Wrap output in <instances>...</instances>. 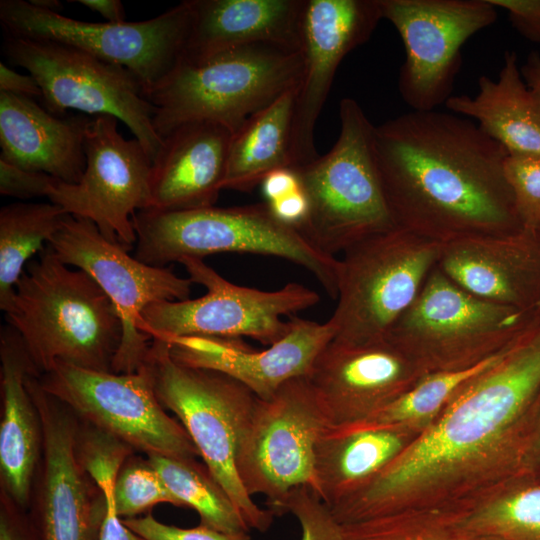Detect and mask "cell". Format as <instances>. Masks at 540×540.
I'll use <instances>...</instances> for the list:
<instances>
[{"label":"cell","mask_w":540,"mask_h":540,"mask_svg":"<svg viewBox=\"0 0 540 540\" xmlns=\"http://www.w3.org/2000/svg\"><path fill=\"white\" fill-rule=\"evenodd\" d=\"M266 202H273L301 189L300 180L292 168H281L269 173L261 182Z\"/></svg>","instance_id":"cell-45"},{"label":"cell","mask_w":540,"mask_h":540,"mask_svg":"<svg viewBox=\"0 0 540 540\" xmlns=\"http://www.w3.org/2000/svg\"><path fill=\"white\" fill-rule=\"evenodd\" d=\"M538 306L521 310L483 299L435 265L386 339L426 374L463 369L505 347L530 323Z\"/></svg>","instance_id":"cell-8"},{"label":"cell","mask_w":540,"mask_h":540,"mask_svg":"<svg viewBox=\"0 0 540 540\" xmlns=\"http://www.w3.org/2000/svg\"><path fill=\"white\" fill-rule=\"evenodd\" d=\"M117 118H91L84 138L86 167L76 184L59 180L48 199L66 213L92 221L107 239L129 251L137 242L132 218L148 209L152 160L136 139H125Z\"/></svg>","instance_id":"cell-17"},{"label":"cell","mask_w":540,"mask_h":540,"mask_svg":"<svg viewBox=\"0 0 540 540\" xmlns=\"http://www.w3.org/2000/svg\"><path fill=\"white\" fill-rule=\"evenodd\" d=\"M56 178L43 173L29 171L0 159V193L22 200L48 197Z\"/></svg>","instance_id":"cell-40"},{"label":"cell","mask_w":540,"mask_h":540,"mask_svg":"<svg viewBox=\"0 0 540 540\" xmlns=\"http://www.w3.org/2000/svg\"><path fill=\"white\" fill-rule=\"evenodd\" d=\"M395 225L440 245L525 225L505 175L507 150L466 117L412 111L374 129Z\"/></svg>","instance_id":"cell-2"},{"label":"cell","mask_w":540,"mask_h":540,"mask_svg":"<svg viewBox=\"0 0 540 540\" xmlns=\"http://www.w3.org/2000/svg\"><path fill=\"white\" fill-rule=\"evenodd\" d=\"M518 477L527 481L540 482V392L531 408L525 427Z\"/></svg>","instance_id":"cell-41"},{"label":"cell","mask_w":540,"mask_h":540,"mask_svg":"<svg viewBox=\"0 0 540 540\" xmlns=\"http://www.w3.org/2000/svg\"><path fill=\"white\" fill-rule=\"evenodd\" d=\"M188 278L207 289L196 299L162 301L147 306L138 329L151 339L199 336L249 337L272 345L284 337L296 313L319 303V294L297 282L274 291L236 285L218 274L203 259L185 257Z\"/></svg>","instance_id":"cell-11"},{"label":"cell","mask_w":540,"mask_h":540,"mask_svg":"<svg viewBox=\"0 0 540 540\" xmlns=\"http://www.w3.org/2000/svg\"><path fill=\"white\" fill-rule=\"evenodd\" d=\"M441 245L399 227L352 245L339 259L334 341L386 339L437 264Z\"/></svg>","instance_id":"cell-9"},{"label":"cell","mask_w":540,"mask_h":540,"mask_svg":"<svg viewBox=\"0 0 540 540\" xmlns=\"http://www.w3.org/2000/svg\"><path fill=\"white\" fill-rule=\"evenodd\" d=\"M503 349L504 347L467 368L427 373L395 400L357 422L367 426L397 427L409 431L413 426L431 420L440 413L465 383L500 358Z\"/></svg>","instance_id":"cell-34"},{"label":"cell","mask_w":540,"mask_h":540,"mask_svg":"<svg viewBox=\"0 0 540 540\" xmlns=\"http://www.w3.org/2000/svg\"><path fill=\"white\" fill-rule=\"evenodd\" d=\"M289 319L291 327L287 334L261 351L250 349L240 338L183 336L163 340L176 362L222 372L245 385L259 399H268L286 382L307 376L317 356L336 334L330 320L318 323L297 316Z\"/></svg>","instance_id":"cell-21"},{"label":"cell","mask_w":540,"mask_h":540,"mask_svg":"<svg viewBox=\"0 0 540 540\" xmlns=\"http://www.w3.org/2000/svg\"><path fill=\"white\" fill-rule=\"evenodd\" d=\"M2 51L25 68L42 91L43 107L55 115L74 109L122 121L154 159L162 138L153 125L154 107L129 69L54 41L4 36Z\"/></svg>","instance_id":"cell-10"},{"label":"cell","mask_w":540,"mask_h":540,"mask_svg":"<svg viewBox=\"0 0 540 540\" xmlns=\"http://www.w3.org/2000/svg\"><path fill=\"white\" fill-rule=\"evenodd\" d=\"M0 92L27 98H41L42 91L30 74L23 75L0 62Z\"/></svg>","instance_id":"cell-46"},{"label":"cell","mask_w":540,"mask_h":540,"mask_svg":"<svg viewBox=\"0 0 540 540\" xmlns=\"http://www.w3.org/2000/svg\"><path fill=\"white\" fill-rule=\"evenodd\" d=\"M193 21L181 58L268 43L301 48L304 0H193Z\"/></svg>","instance_id":"cell-26"},{"label":"cell","mask_w":540,"mask_h":540,"mask_svg":"<svg viewBox=\"0 0 540 540\" xmlns=\"http://www.w3.org/2000/svg\"><path fill=\"white\" fill-rule=\"evenodd\" d=\"M28 1L38 8L52 11V12L61 13L60 11L62 9V4L61 2L57 0H28Z\"/></svg>","instance_id":"cell-50"},{"label":"cell","mask_w":540,"mask_h":540,"mask_svg":"<svg viewBox=\"0 0 540 540\" xmlns=\"http://www.w3.org/2000/svg\"><path fill=\"white\" fill-rule=\"evenodd\" d=\"M508 12L512 26L525 38L540 43V0H488Z\"/></svg>","instance_id":"cell-42"},{"label":"cell","mask_w":540,"mask_h":540,"mask_svg":"<svg viewBox=\"0 0 540 540\" xmlns=\"http://www.w3.org/2000/svg\"><path fill=\"white\" fill-rule=\"evenodd\" d=\"M144 364L159 402L180 420L248 528L267 531L275 515L253 501L236 467L239 445L258 397L222 372L176 362L163 339L151 340Z\"/></svg>","instance_id":"cell-6"},{"label":"cell","mask_w":540,"mask_h":540,"mask_svg":"<svg viewBox=\"0 0 540 540\" xmlns=\"http://www.w3.org/2000/svg\"><path fill=\"white\" fill-rule=\"evenodd\" d=\"M445 106L475 119L509 154L540 155V94L523 79L515 52H505L497 80L481 76L474 97L451 96Z\"/></svg>","instance_id":"cell-28"},{"label":"cell","mask_w":540,"mask_h":540,"mask_svg":"<svg viewBox=\"0 0 540 540\" xmlns=\"http://www.w3.org/2000/svg\"><path fill=\"white\" fill-rule=\"evenodd\" d=\"M291 513L301 527L300 540H343L342 525L332 516L329 508L308 486L292 489L281 513Z\"/></svg>","instance_id":"cell-37"},{"label":"cell","mask_w":540,"mask_h":540,"mask_svg":"<svg viewBox=\"0 0 540 540\" xmlns=\"http://www.w3.org/2000/svg\"><path fill=\"white\" fill-rule=\"evenodd\" d=\"M0 475L1 491L20 508L32 499L43 451V429L38 408L26 383L35 369L17 332L1 326Z\"/></svg>","instance_id":"cell-25"},{"label":"cell","mask_w":540,"mask_h":540,"mask_svg":"<svg viewBox=\"0 0 540 540\" xmlns=\"http://www.w3.org/2000/svg\"><path fill=\"white\" fill-rule=\"evenodd\" d=\"M301 52L257 43L202 58H180L144 90L154 107L153 125L163 138L177 127L212 121L233 133L255 112L297 86Z\"/></svg>","instance_id":"cell-4"},{"label":"cell","mask_w":540,"mask_h":540,"mask_svg":"<svg viewBox=\"0 0 540 540\" xmlns=\"http://www.w3.org/2000/svg\"><path fill=\"white\" fill-rule=\"evenodd\" d=\"M91 118L55 115L31 98L0 92V159L76 184L86 167L84 138Z\"/></svg>","instance_id":"cell-24"},{"label":"cell","mask_w":540,"mask_h":540,"mask_svg":"<svg viewBox=\"0 0 540 540\" xmlns=\"http://www.w3.org/2000/svg\"><path fill=\"white\" fill-rule=\"evenodd\" d=\"M408 430L358 422L327 425L315 446V493L330 508L378 474L406 446Z\"/></svg>","instance_id":"cell-27"},{"label":"cell","mask_w":540,"mask_h":540,"mask_svg":"<svg viewBox=\"0 0 540 540\" xmlns=\"http://www.w3.org/2000/svg\"><path fill=\"white\" fill-rule=\"evenodd\" d=\"M520 70L526 84L540 94V53L531 52Z\"/></svg>","instance_id":"cell-49"},{"label":"cell","mask_w":540,"mask_h":540,"mask_svg":"<svg viewBox=\"0 0 540 540\" xmlns=\"http://www.w3.org/2000/svg\"><path fill=\"white\" fill-rule=\"evenodd\" d=\"M233 131L212 121L183 124L162 138L152 160L148 209L214 206L222 190Z\"/></svg>","instance_id":"cell-23"},{"label":"cell","mask_w":540,"mask_h":540,"mask_svg":"<svg viewBox=\"0 0 540 540\" xmlns=\"http://www.w3.org/2000/svg\"><path fill=\"white\" fill-rule=\"evenodd\" d=\"M25 383L43 429L42 457L33 488L41 538L98 540L106 500L76 456L79 418L42 388L38 375L28 373Z\"/></svg>","instance_id":"cell-18"},{"label":"cell","mask_w":540,"mask_h":540,"mask_svg":"<svg viewBox=\"0 0 540 540\" xmlns=\"http://www.w3.org/2000/svg\"><path fill=\"white\" fill-rule=\"evenodd\" d=\"M504 168L524 225L540 224V155L508 154Z\"/></svg>","instance_id":"cell-38"},{"label":"cell","mask_w":540,"mask_h":540,"mask_svg":"<svg viewBox=\"0 0 540 540\" xmlns=\"http://www.w3.org/2000/svg\"><path fill=\"white\" fill-rule=\"evenodd\" d=\"M465 524L500 540H540V482L510 480L495 495L463 502Z\"/></svg>","instance_id":"cell-32"},{"label":"cell","mask_w":540,"mask_h":540,"mask_svg":"<svg viewBox=\"0 0 540 540\" xmlns=\"http://www.w3.org/2000/svg\"><path fill=\"white\" fill-rule=\"evenodd\" d=\"M42 388L93 424L147 455L199 456L183 425L159 402L148 367L114 373L57 363L39 375Z\"/></svg>","instance_id":"cell-14"},{"label":"cell","mask_w":540,"mask_h":540,"mask_svg":"<svg viewBox=\"0 0 540 540\" xmlns=\"http://www.w3.org/2000/svg\"><path fill=\"white\" fill-rule=\"evenodd\" d=\"M4 313L39 375L57 363L112 372L120 316L98 284L48 244L27 263Z\"/></svg>","instance_id":"cell-3"},{"label":"cell","mask_w":540,"mask_h":540,"mask_svg":"<svg viewBox=\"0 0 540 540\" xmlns=\"http://www.w3.org/2000/svg\"><path fill=\"white\" fill-rule=\"evenodd\" d=\"M113 500L115 511L122 519L136 517L161 503L179 506L148 459L133 455L117 475Z\"/></svg>","instance_id":"cell-36"},{"label":"cell","mask_w":540,"mask_h":540,"mask_svg":"<svg viewBox=\"0 0 540 540\" xmlns=\"http://www.w3.org/2000/svg\"><path fill=\"white\" fill-rule=\"evenodd\" d=\"M72 2L80 3L88 9L100 14L107 22L122 23L125 22V10L119 0H74Z\"/></svg>","instance_id":"cell-48"},{"label":"cell","mask_w":540,"mask_h":540,"mask_svg":"<svg viewBox=\"0 0 540 540\" xmlns=\"http://www.w3.org/2000/svg\"><path fill=\"white\" fill-rule=\"evenodd\" d=\"M19 509L20 507L1 491L0 540H32L20 517Z\"/></svg>","instance_id":"cell-44"},{"label":"cell","mask_w":540,"mask_h":540,"mask_svg":"<svg viewBox=\"0 0 540 540\" xmlns=\"http://www.w3.org/2000/svg\"><path fill=\"white\" fill-rule=\"evenodd\" d=\"M68 215L50 203H11L0 210V309L6 311L28 261L41 252Z\"/></svg>","instance_id":"cell-30"},{"label":"cell","mask_w":540,"mask_h":540,"mask_svg":"<svg viewBox=\"0 0 540 540\" xmlns=\"http://www.w3.org/2000/svg\"><path fill=\"white\" fill-rule=\"evenodd\" d=\"M381 19L379 0H304L302 70L293 107L291 168L319 156L314 129L336 70L348 53L370 38Z\"/></svg>","instance_id":"cell-19"},{"label":"cell","mask_w":540,"mask_h":540,"mask_svg":"<svg viewBox=\"0 0 540 540\" xmlns=\"http://www.w3.org/2000/svg\"><path fill=\"white\" fill-rule=\"evenodd\" d=\"M75 451L80 465L106 502H114L117 475L134 449L115 435L79 419Z\"/></svg>","instance_id":"cell-35"},{"label":"cell","mask_w":540,"mask_h":540,"mask_svg":"<svg viewBox=\"0 0 540 540\" xmlns=\"http://www.w3.org/2000/svg\"><path fill=\"white\" fill-rule=\"evenodd\" d=\"M294 86L248 117L233 133L223 189L247 192L272 171L291 168Z\"/></svg>","instance_id":"cell-29"},{"label":"cell","mask_w":540,"mask_h":540,"mask_svg":"<svg viewBox=\"0 0 540 540\" xmlns=\"http://www.w3.org/2000/svg\"><path fill=\"white\" fill-rule=\"evenodd\" d=\"M98 540H144L129 529L120 518L114 504L106 503V512L102 521Z\"/></svg>","instance_id":"cell-47"},{"label":"cell","mask_w":540,"mask_h":540,"mask_svg":"<svg viewBox=\"0 0 540 540\" xmlns=\"http://www.w3.org/2000/svg\"><path fill=\"white\" fill-rule=\"evenodd\" d=\"M540 392V304L489 368L378 474L330 512L340 524L438 506V495L497 465L515 478L523 434Z\"/></svg>","instance_id":"cell-1"},{"label":"cell","mask_w":540,"mask_h":540,"mask_svg":"<svg viewBox=\"0 0 540 540\" xmlns=\"http://www.w3.org/2000/svg\"><path fill=\"white\" fill-rule=\"evenodd\" d=\"M379 5L405 48L400 95L413 111L435 110L451 97L461 47L496 21V7L488 0H379Z\"/></svg>","instance_id":"cell-16"},{"label":"cell","mask_w":540,"mask_h":540,"mask_svg":"<svg viewBox=\"0 0 540 540\" xmlns=\"http://www.w3.org/2000/svg\"><path fill=\"white\" fill-rule=\"evenodd\" d=\"M267 204L278 220L297 229L304 223L309 211V202L302 187Z\"/></svg>","instance_id":"cell-43"},{"label":"cell","mask_w":540,"mask_h":540,"mask_svg":"<svg viewBox=\"0 0 540 540\" xmlns=\"http://www.w3.org/2000/svg\"><path fill=\"white\" fill-rule=\"evenodd\" d=\"M327 425L306 376L286 382L268 399L258 398L236 461L246 492L265 496L274 515L292 489L308 486L315 492V446Z\"/></svg>","instance_id":"cell-13"},{"label":"cell","mask_w":540,"mask_h":540,"mask_svg":"<svg viewBox=\"0 0 540 540\" xmlns=\"http://www.w3.org/2000/svg\"><path fill=\"white\" fill-rule=\"evenodd\" d=\"M122 520L144 540H251L248 532L225 533L202 524L193 528H181L159 522L150 513Z\"/></svg>","instance_id":"cell-39"},{"label":"cell","mask_w":540,"mask_h":540,"mask_svg":"<svg viewBox=\"0 0 540 540\" xmlns=\"http://www.w3.org/2000/svg\"><path fill=\"white\" fill-rule=\"evenodd\" d=\"M436 265L478 297L531 310L540 304V224L443 244Z\"/></svg>","instance_id":"cell-22"},{"label":"cell","mask_w":540,"mask_h":540,"mask_svg":"<svg viewBox=\"0 0 540 540\" xmlns=\"http://www.w3.org/2000/svg\"><path fill=\"white\" fill-rule=\"evenodd\" d=\"M148 461L157 471L179 506H189L200 516V524L225 533L250 529L223 487L207 467L192 458L151 454Z\"/></svg>","instance_id":"cell-31"},{"label":"cell","mask_w":540,"mask_h":540,"mask_svg":"<svg viewBox=\"0 0 540 540\" xmlns=\"http://www.w3.org/2000/svg\"><path fill=\"white\" fill-rule=\"evenodd\" d=\"M343 540H500L469 528L458 504L344 524Z\"/></svg>","instance_id":"cell-33"},{"label":"cell","mask_w":540,"mask_h":540,"mask_svg":"<svg viewBox=\"0 0 540 540\" xmlns=\"http://www.w3.org/2000/svg\"><path fill=\"white\" fill-rule=\"evenodd\" d=\"M48 245L64 264L87 273L113 303L122 322V340L112 372H136L151 343L138 329L143 310L156 302L189 299L193 282L167 267L139 261L103 236L92 221L71 214Z\"/></svg>","instance_id":"cell-15"},{"label":"cell","mask_w":540,"mask_h":540,"mask_svg":"<svg viewBox=\"0 0 540 540\" xmlns=\"http://www.w3.org/2000/svg\"><path fill=\"white\" fill-rule=\"evenodd\" d=\"M339 118V136L330 151L294 169L309 202L307 218L298 230L320 251L335 257L363 239L397 227L378 175L375 126L352 98L340 101Z\"/></svg>","instance_id":"cell-7"},{"label":"cell","mask_w":540,"mask_h":540,"mask_svg":"<svg viewBox=\"0 0 540 540\" xmlns=\"http://www.w3.org/2000/svg\"><path fill=\"white\" fill-rule=\"evenodd\" d=\"M132 221L137 235L134 257L148 265L166 267L185 257L203 259L218 253L274 256L304 267L337 299L339 259L278 220L267 202L183 211L144 209Z\"/></svg>","instance_id":"cell-5"},{"label":"cell","mask_w":540,"mask_h":540,"mask_svg":"<svg viewBox=\"0 0 540 540\" xmlns=\"http://www.w3.org/2000/svg\"><path fill=\"white\" fill-rule=\"evenodd\" d=\"M193 13V0H185L148 20L95 23L38 8L29 1H0L5 35L78 48L129 69L144 90L162 79L182 57Z\"/></svg>","instance_id":"cell-12"},{"label":"cell","mask_w":540,"mask_h":540,"mask_svg":"<svg viewBox=\"0 0 540 540\" xmlns=\"http://www.w3.org/2000/svg\"><path fill=\"white\" fill-rule=\"evenodd\" d=\"M426 373L388 339L332 340L306 376L329 425L357 422L413 387Z\"/></svg>","instance_id":"cell-20"}]
</instances>
